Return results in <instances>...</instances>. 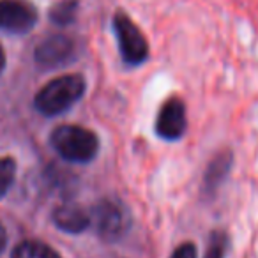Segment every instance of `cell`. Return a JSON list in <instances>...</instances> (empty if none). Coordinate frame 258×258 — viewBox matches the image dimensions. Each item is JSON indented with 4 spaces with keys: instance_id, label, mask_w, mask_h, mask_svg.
<instances>
[{
    "instance_id": "11",
    "label": "cell",
    "mask_w": 258,
    "mask_h": 258,
    "mask_svg": "<svg viewBox=\"0 0 258 258\" xmlns=\"http://www.w3.org/2000/svg\"><path fill=\"white\" fill-rule=\"evenodd\" d=\"M16 175V163L11 158H0V198L11 189Z\"/></svg>"
},
{
    "instance_id": "13",
    "label": "cell",
    "mask_w": 258,
    "mask_h": 258,
    "mask_svg": "<svg viewBox=\"0 0 258 258\" xmlns=\"http://www.w3.org/2000/svg\"><path fill=\"white\" fill-rule=\"evenodd\" d=\"M228 249V237L225 232H212L205 258H225Z\"/></svg>"
},
{
    "instance_id": "14",
    "label": "cell",
    "mask_w": 258,
    "mask_h": 258,
    "mask_svg": "<svg viewBox=\"0 0 258 258\" xmlns=\"http://www.w3.org/2000/svg\"><path fill=\"white\" fill-rule=\"evenodd\" d=\"M172 258H197V247L193 242H184L173 251Z\"/></svg>"
},
{
    "instance_id": "5",
    "label": "cell",
    "mask_w": 258,
    "mask_h": 258,
    "mask_svg": "<svg viewBox=\"0 0 258 258\" xmlns=\"http://www.w3.org/2000/svg\"><path fill=\"white\" fill-rule=\"evenodd\" d=\"M37 22V9L29 0H0V29L9 34H25Z\"/></svg>"
},
{
    "instance_id": "15",
    "label": "cell",
    "mask_w": 258,
    "mask_h": 258,
    "mask_svg": "<svg viewBox=\"0 0 258 258\" xmlns=\"http://www.w3.org/2000/svg\"><path fill=\"white\" fill-rule=\"evenodd\" d=\"M6 244H8V233H6L4 226H2V223H0V253L4 251Z\"/></svg>"
},
{
    "instance_id": "6",
    "label": "cell",
    "mask_w": 258,
    "mask_h": 258,
    "mask_svg": "<svg viewBox=\"0 0 258 258\" xmlns=\"http://www.w3.org/2000/svg\"><path fill=\"white\" fill-rule=\"evenodd\" d=\"M187 127L186 104L179 97H170L156 118V133L165 140H179Z\"/></svg>"
},
{
    "instance_id": "7",
    "label": "cell",
    "mask_w": 258,
    "mask_h": 258,
    "mask_svg": "<svg viewBox=\"0 0 258 258\" xmlns=\"http://www.w3.org/2000/svg\"><path fill=\"white\" fill-rule=\"evenodd\" d=\"M73 43L66 36H51L36 48V62L43 68H55L69 60Z\"/></svg>"
},
{
    "instance_id": "1",
    "label": "cell",
    "mask_w": 258,
    "mask_h": 258,
    "mask_svg": "<svg viewBox=\"0 0 258 258\" xmlns=\"http://www.w3.org/2000/svg\"><path fill=\"white\" fill-rule=\"evenodd\" d=\"M85 92V80L80 75H62L48 82L36 96V108L44 115H58L76 104Z\"/></svg>"
},
{
    "instance_id": "2",
    "label": "cell",
    "mask_w": 258,
    "mask_h": 258,
    "mask_svg": "<svg viewBox=\"0 0 258 258\" xmlns=\"http://www.w3.org/2000/svg\"><path fill=\"white\" fill-rule=\"evenodd\" d=\"M51 145L64 159L71 163H89L96 158L99 140L96 133L82 125H58L51 133Z\"/></svg>"
},
{
    "instance_id": "4",
    "label": "cell",
    "mask_w": 258,
    "mask_h": 258,
    "mask_svg": "<svg viewBox=\"0 0 258 258\" xmlns=\"http://www.w3.org/2000/svg\"><path fill=\"white\" fill-rule=\"evenodd\" d=\"M90 225H94L101 239L117 240L127 230V218L120 205L103 200L90 211Z\"/></svg>"
},
{
    "instance_id": "8",
    "label": "cell",
    "mask_w": 258,
    "mask_h": 258,
    "mask_svg": "<svg viewBox=\"0 0 258 258\" xmlns=\"http://www.w3.org/2000/svg\"><path fill=\"white\" fill-rule=\"evenodd\" d=\"M53 223L68 233H80L90 226V212L76 204H62L53 211Z\"/></svg>"
},
{
    "instance_id": "3",
    "label": "cell",
    "mask_w": 258,
    "mask_h": 258,
    "mask_svg": "<svg viewBox=\"0 0 258 258\" xmlns=\"http://www.w3.org/2000/svg\"><path fill=\"white\" fill-rule=\"evenodd\" d=\"M113 30L117 36L122 58L131 66L142 64L149 55V44L133 20L124 13H117L113 18Z\"/></svg>"
},
{
    "instance_id": "16",
    "label": "cell",
    "mask_w": 258,
    "mask_h": 258,
    "mask_svg": "<svg viewBox=\"0 0 258 258\" xmlns=\"http://www.w3.org/2000/svg\"><path fill=\"white\" fill-rule=\"evenodd\" d=\"M4 66H6V55H4V50H2V46H0V73H2Z\"/></svg>"
},
{
    "instance_id": "9",
    "label": "cell",
    "mask_w": 258,
    "mask_h": 258,
    "mask_svg": "<svg viewBox=\"0 0 258 258\" xmlns=\"http://www.w3.org/2000/svg\"><path fill=\"white\" fill-rule=\"evenodd\" d=\"M233 166V152L230 149L219 151L214 158L211 159V163L207 165L204 177V189L205 193L212 195L218 191V187L228 179L230 172Z\"/></svg>"
},
{
    "instance_id": "10",
    "label": "cell",
    "mask_w": 258,
    "mask_h": 258,
    "mask_svg": "<svg viewBox=\"0 0 258 258\" xmlns=\"http://www.w3.org/2000/svg\"><path fill=\"white\" fill-rule=\"evenodd\" d=\"M11 258H62L48 244L39 240H23L15 247Z\"/></svg>"
},
{
    "instance_id": "12",
    "label": "cell",
    "mask_w": 258,
    "mask_h": 258,
    "mask_svg": "<svg viewBox=\"0 0 258 258\" xmlns=\"http://www.w3.org/2000/svg\"><path fill=\"white\" fill-rule=\"evenodd\" d=\"M76 8L78 4L73 2V0H68V2H62V4L55 6L50 13V18L53 20L58 25H68L69 22H73L76 16Z\"/></svg>"
}]
</instances>
